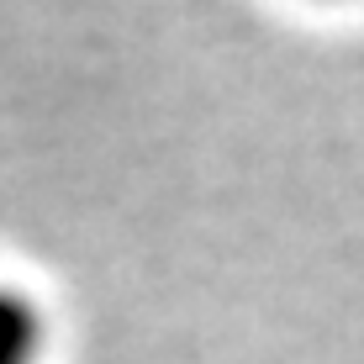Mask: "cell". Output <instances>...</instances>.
Instances as JSON below:
<instances>
[{
  "label": "cell",
  "instance_id": "cell-1",
  "mask_svg": "<svg viewBox=\"0 0 364 364\" xmlns=\"http://www.w3.org/2000/svg\"><path fill=\"white\" fill-rule=\"evenodd\" d=\"M53 343L48 306L32 291L0 280V364H43Z\"/></svg>",
  "mask_w": 364,
  "mask_h": 364
}]
</instances>
